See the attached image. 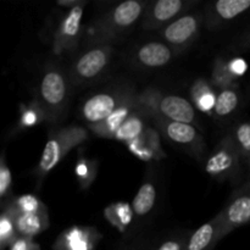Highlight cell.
Returning <instances> with one entry per match:
<instances>
[{"label": "cell", "instance_id": "1", "mask_svg": "<svg viewBox=\"0 0 250 250\" xmlns=\"http://www.w3.org/2000/svg\"><path fill=\"white\" fill-rule=\"evenodd\" d=\"M146 2L138 0H127L116 5L111 11L105 14L93 27L89 43L92 45H105L132 28L142 16Z\"/></svg>", "mask_w": 250, "mask_h": 250}, {"label": "cell", "instance_id": "2", "mask_svg": "<svg viewBox=\"0 0 250 250\" xmlns=\"http://www.w3.org/2000/svg\"><path fill=\"white\" fill-rule=\"evenodd\" d=\"M68 100V80L60 67H48L39 84L38 105L44 120L58 122L61 120Z\"/></svg>", "mask_w": 250, "mask_h": 250}, {"label": "cell", "instance_id": "3", "mask_svg": "<svg viewBox=\"0 0 250 250\" xmlns=\"http://www.w3.org/2000/svg\"><path fill=\"white\" fill-rule=\"evenodd\" d=\"M138 104L150 117H161L183 124H192L197 117L194 106L187 99L178 95L161 94L154 89L139 94Z\"/></svg>", "mask_w": 250, "mask_h": 250}, {"label": "cell", "instance_id": "4", "mask_svg": "<svg viewBox=\"0 0 250 250\" xmlns=\"http://www.w3.org/2000/svg\"><path fill=\"white\" fill-rule=\"evenodd\" d=\"M138 97L134 88L128 84L110 87L87 98L81 106V116L92 127L105 121L122 105Z\"/></svg>", "mask_w": 250, "mask_h": 250}, {"label": "cell", "instance_id": "5", "mask_svg": "<svg viewBox=\"0 0 250 250\" xmlns=\"http://www.w3.org/2000/svg\"><path fill=\"white\" fill-rule=\"evenodd\" d=\"M88 139V131L83 127H63L54 132L48 139L38 164V177H44L72 150Z\"/></svg>", "mask_w": 250, "mask_h": 250}, {"label": "cell", "instance_id": "6", "mask_svg": "<svg viewBox=\"0 0 250 250\" xmlns=\"http://www.w3.org/2000/svg\"><path fill=\"white\" fill-rule=\"evenodd\" d=\"M156 126L168 142L178 148L183 149L193 158L202 159L204 155L207 143L198 129L190 124L173 122L161 117H153Z\"/></svg>", "mask_w": 250, "mask_h": 250}, {"label": "cell", "instance_id": "7", "mask_svg": "<svg viewBox=\"0 0 250 250\" xmlns=\"http://www.w3.org/2000/svg\"><path fill=\"white\" fill-rule=\"evenodd\" d=\"M241 153L231 136L220 141L205 163V172L219 181L233 180L239 171Z\"/></svg>", "mask_w": 250, "mask_h": 250}, {"label": "cell", "instance_id": "8", "mask_svg": "<svg viewBox=\"0 0 250 250\" xmlns=\"http://www.w3.org/2000/svg\"><path fill=\"white\" fill-rule=\"evenodd\" d=\"M219 215L222 220V237L250 224V182L234 190Z\"/></svg>", "mask_w": 250, "mask_h": 250}, {"label": "cell", "instance_id": "9", "mask_svg": "<svg viewBox=\"0 0 250 250\" xmlns=\"http://www.w3.org/2000/svg\"><path fill=\"white\" fill-rule=\"evenodd\" d=\"M112 56L110 44L97 45L78 58L72 67V80L75 83H84L95 80L109 65Z\"/></svg>", "mask_w": 250, "mask_h": 250}, {"label": "cell", "instance_id": "10", "mask_svg": "<svg viewBox=\"0 0 250 250\" xmlns=\"http://www.w3.org/2000/svg\"><path fill=\"white\" fill-rule=\"evenodd\" d=\"M199 15L188 14L178 17L164 28L163 37L172 49L183 50L195 39L200 27Z\"/></svg>", "mask_w": 250, "mask_h": 250}, {"label": "cell", "instance_id": "11", "mask_svg": "<svg viewBox=\"0 0 250 250\" xmlns=\"http://www.w3.org/2000/svg\"><path fill=\"white\" fill-rule=\"evenodd\" d=\"M84 5L85 2H83V4L71 9L65 16V19L61 21L55 36L54 49H55L56 53L71 50L77 45L78 39H80L81 21H82L83 6Z\"/></svg>", "mask_w": 250, "mask_h": 250}, {"label": "cell", "instance_id": "12", "mask_svg": "<svg viewBox=\"0 0 250 250\" xmlns=\"http://www.w3.org/2000/svg\"><path fill=\"white\" fill-rule=\"evenodd\" d=\"M6 211L10 212L15 222V229H16L17 234L22 238L31 239L32 237L37 236L41 232L48 227L49 220L48 215H46L45 208L42 209L38 212H32V214H27V212H21L15 208L14 203L7 205Z\"/></svg>", "mask_w": 250, "mask_h": 250}, {"label": "cell", "instance_id": "13", "mask_svg": "<svg viewBox=\"0 0 250 250\" xmlns=\"http://www.w3.org/2000/svg\"><path fill=\"white\" fill-rule=\"evenodd\" d=\"M222 238V220L217 214L190 233L185 250H212Z\"/></svg>", "mask_w": 250, "mask_h": 250}, {"label": "cell", "instance_id": "14", "mask_svg": "<svg viewBox=\"0 0 250 250\" xmlns=\"http://www.w3.org/2000/svg\"><path fill=\"white\" fill-rule=\"evenodd\" d=\"M186 6L187 2L183 0H159L149 9L143 27L146 29L159 28L180 15Z\"/></svg>", "mask_w": 250, "mask_h": 250}, {"label": "cell", "instance_id": "15", "mask_svg": "<svg viewBox=\"0 0 250 250\" xmlns=\"http://www.w3.org/2000/svg\"><path fill=\"white\" fill-rule=\"evenodd\" d=\"M173 56V50L168 44L149 42L137 50L134 60L146 68H159L167 65Z\"/></svg>", "mask_w": 250, "mask_h": 250}, {"label": "cell", "instance_id": "16", "mask_svg": "<svg viewBox=\"0 0 250 250\" xmlns=\"http://www.w3.org/2000/svg\"><path fill=\"white\" fill-rule=\"evenodd\" d=\"M98 234L90 229L72 227L56 241L54 250H92Z\"/></svg>", "mask_w": 250, "mask_h": 250}, {"label": "cell", "instance_id": "17", "mask_svg": "<svg viewBox=\"0 0 250 250\" xmlns=\"http://www.w3.org/2000/svg\"><path fill=\"white\" fill-rule=\"evenodd\" d=\"M137 107H138V98H137L136 100H132V102L124 104L120 109H117L114 114L110 115L105 121L100 122V124L98 125H94V126L90 127V129L99 137H104V138H115V134L117 133L120 127L122 126V124L128 119L129 115H131Z\"/></svg>", "mask_w": 250, "mask_h": 250}, {"label": "cell", "instance_id": "18", "mask_svg": "<svg viewBox=\"0 0 250 250\" xmlns=\"http://www.w3.org/2000/svg\"><path fill=\"white\" fill-rule=\"evenodd\" d=\"M250 9V0H219L212 5L209 15V26L231 21Z\"/></svg>", "mask_w": 250, "mask_h": 250}, {"label": "cell", "instance_id": "19", "mask_svg": "<svg viewBox=\"0 0 250 250\" xmlns=\"http://www.w3.org/2000/svg\"><path fill=\"white\" fill-rule=\"evenodd\" d=\"M146 117L150 116L146 111H143L138 104V107L129 115L128 119L120 127L117 133L115 134V139L128 143V142L139 138L148 128L146 127Z\"/></svg>", "mask_w": 250, "mask_h": 250}, {"label": "cell", "instance_id": "20", "mask_svg": "<svg viewBox=\"0 0 250 250\" xmlns=\"http://www.w3.org/2000/svg\"><path fill=\"white\" fill-rule=\"evenodd\" d=\"M156 200V189L155 186L150 181H146L141 186L139 190L134 197L132 203V210L134 214L139 217H143L151 211L155 205Z\"/></svg>", "mask_w": 250, "mask_h": 250}, {"label": "cell", "instance_id": "21", "mask_svg": "<svg viewBox=\"0 0 250 250\" xmlns=\"http://www.w3.org/2000/svg\"><path fill=\"white\" fill-rule=\"evenodd\" d=\"M239 97L237 90L233 87L222 89L216 95V103H215L214 111L215 115L219 117H226L231 115L238 106Z\"/></svg>", "mask_w": 250, "mask_h": 250}, {"label": "cell", "instance_id": "22", "mask_svg": "<svg viewBox=\"0 0 250 250\" xmlns=\"http://www.w3.org/2000/svg\"><path fill=\"white\" fill-rule=\"evenodd\" d=\"M192 97L193 102L195 103L198 109H200L202 111H210L215 107L216 97H215L210 85L204 81H198L193 85Z\"/></svg>", "mask_w": 250, "mask_h": 250}, {"label": "cell", "instance_id": "23", "mask_svg": "<svg viewBox=\"0 0 250 250\" xmlns=\"http://www.w3.org/2000/svg\"><path fill=\"white\" fill-rule=\"evenodd\" d=\"M132 214H133V210L128 204H125V203L112 204L105 209V217L107 221L121 231H124V227H127L129 225L132 220Z\"/></svg>", "mask_w": 250, "mask_h": 250}, {"label": "cell", "instance_id": "24", "mask_svg": "<svg viewBox=\"0 0 250 250\" xmlns=\"http://www.w3.org/2000/svg\"><path fill=\"white\" fill-rule=\"evenodd\" d=\"M17 232L15 229V222L9 211L4 210L0 220V244L1 250H4L7 246L11 247L17 241Z\"/></svg>", "mask_w": 250, "mask_h": 250}, {"label": "cell", "instance_id": "25", "mask_svg": "<svg viewBox=\"0 0 250 250\" xmlns=\"http://www.w3.org/2000/svg\"><path fill=\"white\" fill-rule=\"evenodd\" d=\"M231 137L241 155L250 159V122H242L237 125Z\"/></svg>", "mask_w": 250, "mask_h": 250}, {"label": "cell", "instance_id": "26", "mask_svg": "<svg viewBox=\"0 0 250 250\" xmlns=\"http://www.w3.org/2000/svg\"><path fill=\"white\" fill-rule=\"evenodd\" d=\"M234 76L229 72V63L224 62V61L219 60L215 65L214 71H212V83L216 87L226 89V88H231L234 82Z\"/></svg>", "mask_w": 250, "mask_h": 250}, {"label": "cell", "instance_id": "27", "mask_svg": "<svg viewBox=\"0 0 250 250\" xmlns=\"http://www.w3.org/2000/svg\"><path fill=\"white\" fill-rule=\"evenodd\" d=\"M95 173H97V166L92 161L82 159L76 166V175L82 187H89L90 182L94 180Z\"/></svg>", "mask_w": 250, "mask_h": 250}, {"label": "cell", "instance_id": "28", "mask_svg": "<svg viewBox=\"0 0 250 250\" xmlns=\"http://www.w3.org/2000/svg\"><path fill=\"white\" fill-rule=\"evenodd\" d=\"M141 137L144 141V143L146 144V146L150 149L154 158L155 159L165 158L166 155L165 153H164L163 149H161V146H160V137H159V133L155 131V129L151 128V127H148V128L146 129V132H144Z\"/></svg>", "mask_w": 250, "mask_h": 250}, {"label": "cell", "instance_id": "29", "mask_svg": "<svg viewBox=\"0 0 250 250\" xmlns=\"http://www.w3.org/2000/svg\"><path fill=\"white\" fill-rule=\"evenodd\" d=\"M15 208L21 212H27V214H32V212H38L42 209H44L43 204L37 199L34 195L24 194L20 197L19 199L15 200L14 203Z\"/></svg>", "mask_w": 250, "mask_h": 250}, {"label": "cell", "instance_id": "30", "mask_svg": "<svg viewBox=\"0 0 250 250\" xmlns=\"http://www.w3.org/2000/svg\"><path fill=\"white\" fill-rule=\"evenodd\" d=\"M43 119H44L43 112H42L38 103H34L33 105H31V106L22 110L21 126L32 127L34 126V125L38 124V122Z\"/></svg>", "mask_w": 250, "mask_h": 250}, {"label": "cell", "instance_id": "31", "mask_svg": "<svg viewBox=\"0 0 250 250\" xmlns=\"http://www.w3.org/2000/svg\"><path fill=\"white\" fill-rule=\"evenodd\" d=\"M189 236H190L189 233H186V234H178V236L168 237L167 239L161 242V243L153 250H185Z\"/></svg>", "mask_w": 250, "mask_h": 250}, {"label": "cell", "instance_id": "32", "mask_svg": "<svg viewBox=\"0 0 250 250\" xmlns=\"http://www.w3.org/2000/svg\"><path fill=\"white\" fill-rule=\"evenodd\" d=\"M127 146H128L129 150H131L137 158L142 159V160L149 161L151 160V159H155L154 158L153 153L150 151V149L146 146V144L144 143V141L142 139V137H139V138L134 139V141L132 142H128V143H127Z\"/></svg>", "mask_w": 250, "mask_h": 250}, {"label": "cell", "instance_id": "33", "mask_svg": "<svg viewBox=\"0 0 250 250\" xmlns=\"http://www.w3.org/2000/svg\"><path fill=\"white\" fill-rule=\"evenodd\" d=\"M11 172H10V168L7 167L6 163H5L4 158L1 159V163H0V195L1 198L7 197L10 189H11Z\"/></svg>", "mask_w": 250, "mask_h": 250}, {"label": "cell", "instance_id": "34", "mask_svg": "<svg viewBox=\"0 0 250 250\" xmlns=\"http://www.w3.org/2000/svg\"><path fill=\"white\" fill-rule=\"evenodd\" d=\"M247 68H248V65L241 58H236L229 62V70L234 77H241V76H243L247 72Z\"/></svg>", "mask_w": 250, "mask_h": 250}, {"label": "cell", "instance_id": "35", "mask_svg": "<svg viewBox=\"0 0 250 250\" xmlns=\"http://www.w3.org/2000/svg\"><path fill=\"white\" fill-rule=\"evenodd\" d=\"M10 250H41V248L38 247V244L32 242L31 239L19 237L17 241L10 247Z\"/></svg>", "mask_w": 250, "mask_h": 250}, {"label": "cell", "instance_id": "36", "mask_svg": "<svg viewBox=\"0 0 250 250\" xmlns=\"http://www.w3.org/2000/svg\"><path fill=\"white\" fill-rule=\"evenodd\" d=\"M83 2L85 1H81V0H73V1H71V0H67V1H58L59 5H61V6H65V7H68V9H73V7L78 6V5L83 4Z\"/></svg>", "mask_w": 250, "mask_h": 250}, {"label": "cell", "instance_id": "37", "mask_svg": "<svg viewBox=\"0 0 250 250\" xmlns=\"http://www.w3.org/2000/svg\"><path fill=\"white\" fill-rule=\"evenodd\" d=\"M125 250H149L142 246H134V247H129V248H126Z\"/></svg>", "mask_w": 250, "mask_h": 250}, {"label": "cell", "instance_id": "38", "mask_svg": "<svg viewBox=\"0 0 250 250\" xmlns=\"http://www.w3.org/2000/svg\"><path fill=\"white\" fill-rule=\"evenodd\" d=\"M249 43H250V39H249Z\"/></svg>", "mask_w": 250, "mask_h": 250}, {"label": "cell", "instance_id": "39", "mask_svg": "<svg viewBox=\"0 0 250 250\" xmlns=\"http://www.w3.org/2000/svg\"><path fill=\"white\" fill-rule=\"evenodd\" d=\"M249 160H250V159H249Z\"/></svg>", "mask_w": 250, "mask_h": 250}]
</instances>
